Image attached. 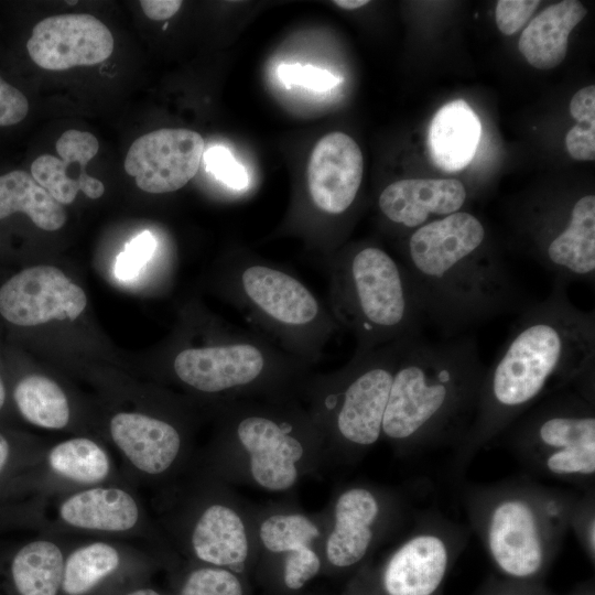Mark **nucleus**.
I'll use <instances>...</instances> for the list:
<instances>
[{
	"instance_id": "obj_1",
	"label": "nucleus",
	"mask_w": 595,
	"mask_h": 595,
	"mask_svg": "<svg viewBox=\"0 0 595 595\" xmlns=\"http://www.w3.org/2000/svg\"><path fill=\"white\" fill-rule=\"evenodd\" d=\"M566 289L552 283L545 299L521 310L504 347L486 367L475 418L458 444L462 455L474 453L570 383L593 394L595 313L574 305Z\"/></svg>"
},
{
	"instance_id": "obj_2",
	"label": "nucleus",
	"mask_w": 595,
	"mask_h": 595,
	"mask_svg": "<svg viewBox=\"0 0 595 595\" xmlns=\"http://www.w3.org/2000/svg\"><path fill=\"white\" fill-rule=\"evenodd\" d=\"M402 252L424 317L445 338L526 306L517 279L470 213L456 212L418 228Z\"/></svg>"
},
{
	"instance_id": "obj_3",
	"label": "nucleus",
	"mask_w": 595,
	"mask_h": 595,
	"mask_svg": "<svg viewBox=\"0 0 595 595\" xmlns=\"http://www.w3.org/2000/svg\"><path fill=\"white\" fill-rule=\"evenodd\" d=\"M485 370L473 337L410 338L393 372L382 435L409 446L448 439L459 444L475 418Z\"/></svg>"
},
{
	"instance_id": "obj_4",
	"label": "nucleus",
	"mask_w": 595,
	"mask_h": 595,
	"mask_svg": "<svg viewBox=\"0 0 595 595\" xmlns=\"http://www.w3.org/2000/svg\"><path fill=\"white\" fill-rule=\"evenodd\" d=\"M328 307L339 328L368 351L422 336L425 317L401 262L376 245H360L327 260Z\"/></svg>"
},
{
	"instance_id": "obj_5",
	"label": "nucleus",
	"mask_w": 595,
	"mask_h": 595,
	"mask_svg": "<svg viewBox=\"0 0 595 595\" xmlns=\"http://www.w3.org/2000/svg\"><path fill=\"white\" fill-rule=\"evenodd\" d=\"M217 280L221 295L255 332L309 366L322 359L340 331L328 305L286 269L234 255Z\"/></svg>"
},
{
	"instance_id": "obj_6",
	"label": "nucleus",
	"mask_w": 595,
	"mask_h": 595,
	"mask_svg": "<svg viewBox=\"0 0 595 595\" xmlns=\"http://www.w3.org/2000/svg\"><path fill=\"white\" fill-rule=\"evenodd\" d=\"M474 520L485 549L505 580L541 583L570 526L575 501L528 484L484 491Z\"/></svg>"
},
{
	"instance_id": "obj_7",
	"label": "nucleus",
	"mask_w": 595,
	"mask_h": 595,
	"mask_svg": "<svg viewBox=\"0 0 595 595\" xmlns=\"http://www.w3.org/2000/svg\"><path fill=\"white\" fill-rule=\"evenodd\" d=\"M309 367L252 329L217 323L209 338L171 361L182 383L205 394L281 388L304 380Z\"/></svg>"
},
{
	"instance_id": "obj_8",
	"label": "nucleus",
	"mask_w": 595,
	"mask_h": 595,
	"mask_svg": "<svg viewBox=\"0 0 595 595\" xmlns=\"http://www.w3.org/2000/svg\"><path fill=\"white\" fill-rule=\"evenodd\" d=\"M409 339L354 351L343 368L312 380L320 415H326L327 423L344 442L368 447L382 435L393 372Z\"/></svg>"
},
{
	"instance_id": "obj_9",
	"label": "nucleus",
	"mask_w": 595,
	"mask_h": 595,
	"mask_svg": "<svg viewBox=\"0 0 595 595\" xmlns=\"http://www.w3.org/2000/svg\"><path fill=\"white\" fill-rule=\"evenodd\" d=\"M517 420L515 448L544 474L587 480L595 474L594 399L582 392L550 397Z\"/></svg>"
},
{
	"instance_id": "obj_10",
	"label": "nucleus",
	"mask_w": 595,
	"mask_h": 595,
	"mask_svg": "<svg viewBox=\"0 0 595 595\" xmlns=\"http://www.w3.org/2000/svg\"><path fill=\"white\" fill-rule=\"evenodd\" d=\"M237 413L234 435L250 456L255 482L273 491L292 487L298 478L296 463L304 454L301 419L277 410L241 409Z\"/></svg>"
},
{
	"instance_id": "obj_11",
	"label": "nucleus",
	"mask_w": 595,
	"mask_h": 595,
	"mask_svg": "<svg viewBox=\"0 0 595 595\" xmlns=\"http://www.w3.org/2000/svg\"><path fill=\"white\" fill-rule=\"evenodd\" d=\"M458 534L426 523L388 558L380 574L383 595H441L458 554Z\"/></svg>"
},
{
	"instance_id": "obj_12",
	"label": "nucleus",
	"mask_w": 595,
	"mask_h": 595,
	"mask_svg": "<svg viewBox=\"0 0 595 595\" xmlns=\"http://www.w3.org/2000/svg\"><path fill=\"white\" fill-rule=\"evenodd\" d=\"M204 145L202 136L188 129L154 130L133 141L125 170L144 192H174L198 171Z\"/></svg>"
},
{
	"instance_id": "obj_13",
	"label": "nucleus",
	"mask_w": 595,
	"mask_h": 595,
	"mask_svg": "<svg viewBox=\"0 0 595 595\" xmlns=\"http://www.w3.org/2000/svg\"><path fill=\"white\" fill-rule=\"evenodd\" d=\"M86 303L82 288L51 266L22 270L0 289V314L20 326H35L51 320L74 321Z\"/></svg>"
},
{
	"instance_id": "obj_14",
	"label": "nucleus",
	"mask_w": 595,
	"mask_h": 595,
	"mask_svg": "<svg viewBox=\"0 0 595 595\" xmlns=\"http://www.w3.org/2000/svg\"><path fill=\"white\" fill-rule=\"evenodd\" d=\"M26 48L41 68L64 71L106 61L112 53L113 37L91 14H57L34 25Z\"/></svg>"
},
{
	"instance_id": "obj_15",
	"label": "nucleus",
	"mask_w": 595,
	"mask_h": 595,
	"mask_svg": "<svg viewBox=\"0 0 595 595\" xmlns=\"http://www.w3.org/2000/svg\"><path fill=\"white\" fill-rule=\"evenodd\" d=\"M364 160L355 140L332 132L315 144L307 165V193L314 209L337 217L354 205L363 178Z\"/></svg>"
},
{
	"instance_id": "obj_16",
	"label": "nucleus",
	"mask_w": 595,
	"mask_h": 595,
	"mask_svg": "<svg viewBox=\"0 0 595 595\" xmlns=\"http://www.w3.org/2000/svg\"><path fill=\"white\" fill-rule=\"evenodd\" d=\"M466 198L464 184L455 178H405L382 190L378 207L389 223L414 231L431 217L461 212Z\"/></svg>"
},
{
	"instance_id": "obj_17",
	"label": "nucleus",
	"mask_w": 595,
	"mask_h": 595,
	"mask_svg": "<svg viewBox=\"0 0 595 595\" xmlns=\"http://www.w3.org/2000/svg\"><path fill=\"white\" fill-rule=\"evenodd\" d=\"M113 443L139 472L159 475L175 462L182 446L178 430L170 422L138 412H120L110 420Z\"/></svg>"
},
{
	"instance_id": "obj_18",
	"label": "nucleus",
	"mask_w": 595,
	"mask_h": 595,
	"mask_svg": "<svg viewBox=\"0 0 595 595\" xmlns=\"http://www.w3.org/2000/svg\"><path fill=\"white\" fill-rule=\"evenodd\" d=\"M334 515V527L326 542V556L336 567H349L359 563L371 545L380 504L369 489L355 487L338 497Z\"/></svg>"
},
{
	"instance_id": "obj_19",
	"label": "nucleus",
	"mask_w": 595,
	"mask_h": 595,
	"mask_svg": "<svg viewBox=\"0 0 595 595\" xmlns=\"http://www.w3.org/2000/svg\"><path fill=\"white\" fill-rule=\"evenodd\" d=\"M60 519L69 527L120 533L139 521V506L125 489L91 487L66 497L58 507Z\"/></svg>"
},
{
	"instance_id": "obj_20",
	"label": "nucleus",
	"mask_w": 595,
	"mask_h": 595,
	"mask_svg": "<svg viewBox=\"0 0 595 595\" xmlns=\"http://www.w3.org/2000/svg\"><path fill=\"white\" fill-rule=\"evenodd\" d=\"M480 121L470 106L456 99L434 115L428 134L433 163L448 172L464 169L476 153L480 138Z\"/></svg>"
},
{
	"instance_id": "obj_21",
	"label": "nucleus",
	"mask_w": 595,
	"mask_h": 595,
	"mask_svg": "<svg viewBox=\"0 0 595 595\" xmlns=\"http://www.w3.org/2000/svg\"><path fill=\"white\" fill-rule=\"evenodd\" d=\"M587 11L576 0L551 4L539 13L522 31L519 51L538 69H550L564 60L567 39Z\"/></svg>"
},
{
	"instance_id": "obj_22",
	"label": "nucleus",
	"mask_w": 595,
	"mask_h": 595,
	"mask_svg": "<svg viewBox=\"0 0 595 595\" xmlns=\"http://www.w3.org/2000/svg\"><path fill=\"white\" fill-rule=\"evenodd\" d=\"M191 541L195 555L215 566L241 564L248 555V539L241 518L220 504L203 511Z\"/></svg>"
},
{
	"instance_id": "obj_23",
	"label": "nucleus",
	"mask_w": 595,
	"mask_h": 595,
	"mask_svg": "<svg viewBox=\"0 0 595 595\" xmlns=\"http://www.w3.org/2000/svg\"><path fill=\"white\" fill-rule=\"evenodd\" d=\"M98 150L99 142L94 134L75 129L66 130L56 141V152L61 159L51 154L40 155L31 164V175L60 204H71L80 186L69 178V166H86Z\"/></svg>"
},
{
	"instance_id": "obj_24",
	"label": "nucleus",
	"mask_w": 595,
	"mask_h": 595,
	"mask_svg": "<svg viewBox=\"0 0 595 595\" xmlns=\"http://www.w3.org/2000/svg\"><path fill=\"white\" fill-rule=\"evenodd\" d=\"M64 554L53 541L39 539L20 547L10 560L9 580L14 595H58Z\"/></svg>"
},
{
	"instance_id": "obj_25",
	"label": "nucleus",
	"mask_w": 595,
	"mask_h": 595,
	"mask_svg": "<svg viewBox=\"0 0 595 595\" xmlns=\"http://www.w3.org/2000/svg\"><path fill=\"white\" fill-rule=\"evenodd\" d=\"M26 214L35 226L54 231L63 227L66 213L32 175L22 170L0 175V219L14 213Z\"/></svg>"
},
{
	"instance_id": "obj_26",
	"label": "nucleus",
	"mask_w": 595,
	"mask_h": 595,
	"mask_svg": "<svg viewBox=\"0 0 595 595\" xmlns=\"http://www.w3.org/2000/svg\"><path fill=\"white\" fill-rule=\"evenodd\" d=\"M13 398L21 415L40 428L60 430L69 421V405L62 388L52 379L31 375L15 386Z\"/></svg>"
},
{
	"instance_id": "obj_27",
	"label": "nucleus",
	"mask_w": 595,
	"mask_h": 595,
	"mask_svg": "<svg viewBox=\"0 0 595 595\" xmlns=\"http://www.w3.org/2000/svg\"><path fill=\"white\" fill-rule=\"evenodd\" d=\"M46 461L57 476L83 485L104 482L111 469L110 458L104 447L87 437L57 443L50 450Z\"/></svg>"
},
{
	"instance_id": "obj_28",
	"label": "nucleus",
	"mask_w": 595,
	"mask_h": 595,
	"mask_svg": "<svg viewBox=\"0 0 595 595\" xmlns=\"http://www.w3.org/2000/svg\"><path fill=\"white\" fill-rule=\"evenodd\" d=\"M120 552L110 543L91 542L76 548L64 561L61 592L86 595L120 565Z\"/></svg>"
},
{
	"instance_id": "obj_29",
	"label": "nucleus",
	"mask_w": 595,
	"mask_h": 595,
	"mask_svg": "<svg viewBox=\"0 0 595 595\" xmlns=\"http://www.w3.org/2000/svg\"><path fill=\"white\" fill-rule=\"evenodd\" d=\"M318 534L316 524L299 513L271 516L260 527L263 545L274 553H289L307 547Z\"/></svg>"
},
{
	"instance_id": "obj_30",
	"label": "nucleus",
	"mask_w": 595,
	"mask_h": 595,
	"mask_svg": "<svg viewBox=\"0 0 595 595\" xmlns=\"http://www.w3.org/2000/svg\"><path fill=\"white\" fill-rule=\"evenodd\" d=\"M570 112L577 123L565 137L570 155L578 161L595 159V86L580 89L570 102Z\"/></svg>"
},
{
	"instance_id": "obj_31",
	"label": "nucleus",
	"mask_w": 595,
	"mask_h": 595,
	"mask_svg": "<svg viewBox=\"0 0 595 595\" xmlns=\"http://www.w3.org/2000/svg\"><path fill=\"white\" fill-rule=\"evenodd\" d=\"M181 595H244L239 580L219 567H201L188 574Z\"/></svg>"
},
{
	"instance_id": "obj_32",
	"label": "nucleus",
	"mask_w": 595,
	"mask_h": 595,
	"mask_svg": "<svg viewBox=\"0 0 595 595\" xmlns=\"http://www.w3.org/2000/svg\"><path fill=\"white\" fill-rule=\"evenodd\" d=\"M155 248L156 240L150 231H142L136 236L117 257L116 277L122 281L137 278L153 257Z\"/></svg>"
},
{
	"instance_id": "obj_33",
	"label": "nucleus",
	"mask_w": 595,
	"mask_h": 595,
	"mask_svg": "<svg viewBox=\"0 0 595 595\" xmlns=\"http://www.w3.org/2000/svg\"><path fill=\"white\" fill-rule=\"evenodd\" d=\"M204 161L207 171L225 185L234 190L247 187V171L234 159L227 148L223 145L212 147L204 154Z\"/></svg>"
},
{
	"instance_id": "obj_34",
	"label": "nucleus",
	"mask_w": 595,
	"mask_h": 595,
	"mask_svg": "<svg viewBox=\"0 0 595 595\" xmlns=\"http://www.w3.org/2000/svg\"><path fill=\"white\" fill-rule=\"evenodd\" d=\"M279 78L290 87L300 85L313 90L324 91L335 87L339 79L326 69L312 65L282 64L278 69Z\"/></svg>"
},
{
	"instance_id": "obj_35",
	"label": "nucleus",
	"mask_w": 595,
	"mask_h": 595,
	"mask_svg": "<svg viewBox=\"0 0 595 595\" xmlns=\"http://www.w3.org/2000/svg\"><path fill=\"white\" fill-rule=\"evenodd\" d=\"M321 567L317 554L307 545L289 552L284 564V583L290 589H300Z\"/></svg>"
},
{
	"instance_id": "obj_36",
	"label": "nucleus",
	"mask_w": 595,
	"mask_h": 595,
	"mask_svg": "<svg viewBox=\"0 0 595 595\" xmlns=\"http://www.w3.org/2000/svg\"><path fill=\"white\" fill-rule=\"evenodd\" d=\"M537 0H499L496 4L495 18L499 31L505 35L518 32L536 11Z\"/></svg>"
},
{
	"instance_id": "obj_37",
	"label": "nucleus",
	"mask_w": 595,
	"mask_h": 595,
	"mask_svg": "<svg viewBox=\"0 0 595 595\" xmlns=\"http://www.w3.org/2000/svg\"><path fill=\"white\" fill-rule=\"evenodd\" d=\"M29 112L24 94L0 76V127L21 122Z\"/></svg>"
},
{
	"instance_id": "obj_38",
	"label": "nucleus",
	"mask_w": 595,
	"mask_h": 595,
	"mask_svg": "<svg viewBox=\"0 0 595 595\" xmlns=\"http://www.w3.org/2000/svg\"><path fill=\"white\" fill-rule=\"evenodd\" d=\"M570 524L575 528L576 534L581 540V543L594 562L595 558V517L593 502L589 499L585 501H575Z\"/></svg>"
},
{
	"instance_id": "obj_39",
	"label": "nucleus",
	"mask_w": 595,
	"mask_h": 595,
	"mask_svg": "<svg viewBox=\"0 0 595 595\" xmlns=\"http://www.w3.org/2000/svg\"><path fill=\"white\" fill-rule=\"evenodd\" d=\"M475 595H551L542 583H523L505 578L489 581Z\"/></svg>"
},
{
	"instance_id": "obj_40",
	"label": "nucleus",
	"mask_w": 595,
	"mask_h": 595,
	"mask_svg": "<svg viewBox=\"0 0 595 595\" xmlns=\"http://www.w3.org/2000/svg\"><path fill=\"white\" fill-rule=\"evenodd\" d=\"M140 6L144 14L155 21L167 20L173 17L182 6L180 0H142Z\"/></svg>"
},
{
	"instance_id": "obj_41",
	"label": "nucleus",
	"mask_w": 595,
	"mask_h": 595,
	"mask_svg": "<svg viewBox=\"0 0 595 595\" xmlns=\"http://www.w3.org/2000/svg\"><path fill=\"white\" fill-rule=\"evenodd\" d=\"M11 456V447L8 440L0 433V475L4 472Z\"/></svg>"
},
{
	"instance_id": "obj_42",
	"label": "nucleus",
	"mask_w": 595,
	"mask_h": 595,
	"mask_svg": "<svg viewBox=\"0 0 595 595\" xmlns=\"http://www.w3.org/2000/svg\"><path fill=\"white\" fill-rule=\"evenodd\" d=\"M369 3L367 0H335L334 4L346 10H354Z\"/></svg>"
},
{
	"instance_id": "obj_43",
	"label": "nucleus",
	"mask_w": 595,
	"mask_h": 595,
	"mask_svg": "<svg viewBox=\"0 0 595 595\" xmlns=\"http://www.w3.org/2000/svg\"><path fill=\"white\" fill-rule=\"evenodd\" d=\"M126 595H162L152 588H138L133 589Z\"/></svg>"
},
{
	"instance_id": "obj_44",
	"label": "nucleus",
	"mask_w": 595,
	"mask_h": 595,
	"mask_svg": "<svg viewBox=\"0 0 595 595\" xmlns=\"http://www.w3.org/2000/svg\"><path fill=\"white\" fill-rule=\"evenodd\" d=\"M4 401H6V389H4V385L0 378V410L2 409L3 404H4Z\"/></svg>"
},
{
	"instance_id": "obj_45",
	"label": "nucleus",
	"mask_w": 595,
	"mask_h": 595,
	"mask_svg": "<svg viewBox=\"0 0 595 595\" xmlns=\"http://www.w3.org/2000/svg\"><path fill=\"white\" fill-rule=\"evenodd\" d=\"M572 595H591V592H578V593H575V594H572Z\"/></svg>"
}]
</instances>
